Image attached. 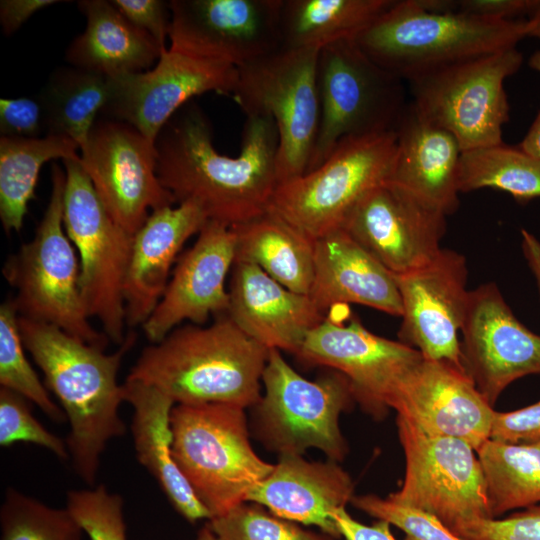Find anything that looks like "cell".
Listing matches in <instances>:
<instances>
[{"label": "cell", "instance_id": "cell-1", "mask_svg": "<svg viewBox=\"0 0 540 540\" xmlns=\"http://www.w3.org/2000/svg\"><path fill=\"white\" fill-rule=\"evenodd\" d=\"M246 116L236 157L215 149L211 125L193 102L155 140L157 176L176 203L192 201L209 220L229 227L265 213L278 186L275 122L266 115Z\"/></svg>", "mask_w": 540, "mask_h": 540}, {"label": "cell", "instance_id": "cell-2", "mask_svg": "<svg viewBox=\"0 0 540 540\" xmlns=\"http://www.w3.org/2000/svg\"><path fill=\"white\" fill-rule=\"evenodd\" d=\"M18 324L26 351L43 372L46 386L70 424L66 444L74 470L93 486L108 441L126 433L119 415L123 386L117 376L136 335L130 332L117 351L106 354L56 326L22 316Z\"/></svg>", "mask_w": 540, "mask_h": 540}, {"label": "cell", "instance_id": "cell-3", "mask_svg": "<svg viewBox=\"0 0 540 540\" xmlns=\"http://www.w3.org/2000/svg\"><path fill=\"white\" fill-rule=\"evenodd\" d=\"M269 349L227 315L209 326L189 324L145 347L127 379L151 385L175 404L253 407Z\"/></svg>", "mask_w": 540, "mask_h": 540}, {"label": "cell", "instance_id": "cell-4", "mask_svg": "<svg viewBox=\"0 0 540 540\" xmlns=\"http://www.w3.org/2000/svg\"><path fill=\"white\" fill-rule=\"evenodd\" d=\"M526 37L525 19L495 20L436 12L421 0H394L355 39L375 63L401 80L515 48Z\"/></svg>", "mask_w": 540, "mask_h": 540}, {"label": "cell", "instance_id": "cell-5", "mask_svg": "<svg viewBox=\"0 0 540 540\" xmlns=\"http://www.w3.org/2000/svg\"><path fill=\"white\" fill-rule=\"evenodd\" d=\"M171 429L174 460L211 518L246 502L274 468L254 451L240 406L175 404Z\"/></svg>", "mask_w": 540, "mask_h": 540}, {"label": "cell", "instance_id": "cell-6", "mask_svg": "<svg viewBox=\"0 0 540 540\" xmlns=\"http://www.w3.org/2000/svg\"><path fill=\"white\" fill-rule=\"evenodd\" d=\"M65 170L52 165V190L33 238L11 255L3 275L15 289L19 316L56 326L105 349L109 338L90 323L80 289V260L63 224Z\"/></svg>", "mask_w": 540, "mask_h": 540}, {"label": "cell", "instance_id": "cell-7", "mask_svg": "<svg viewBox=\"0 0 540 540\" xmlns=\"http://www.w3.org/2000/svg\"><path fill=\"white\" fill-rule=\"evenodd\" d=\"M264 394L251 407L255 437L279 455H303L314 448L340 462L348 452L339 427L355 401L349 380L332 370L316 380L295 371L281 351L270 349L262 375Z\"/></svg>", "mask_w": 540, "mask_h": 540}, {"label": "cell", "instance_id": "cell-8", "mask_svg": "<svg viewBox=\"0 0 540 540\" xmlns=\"http://www.w3.org/2000/svg\"><path fill=\"white\" fill-rule=\"evenodd\" d=\"M395 157V130L345 138L318 167L278 184L268 209L316 241L390 180Z\"/></svg>", "mask_w": 540, "mask_h": 540}, {"label": "cell", "instance_id": "cell-9", "mask_svg": "<svg viewBox=\"0 0 540 540\" xmlns=\"http://www.w3.org/2000/svg\"><path fill=\"white\" fill-rule=\"evenodd\" d=\"M318 48H280L238 68L233 94L246 115L270 116L278 132V184L307 171L320 123Z\"/></svg>", "mask_w": 540, "mask_h": 540}, {"label": "cell", "instance_id": "cell-10", "mask_svg": "<svg viewBox=\"0 0 540 540\" xmlns=\"http://www.w3.org/2000/svg\"><path fill=\"white\" fill-rule=\"evenodd\" d=\"M402 81L370 59L354 40L322 47L320 123L306 172L322 164L345 138L395 130L407 105Z\"/></svg>", "mask_w": 540, "mask_h": 540}, {"label": "cell", "instance_id": "cell-11", "mask_svg": "<svg viewBox=\"0 0 540 540\" xmlns=\"http://www.w3.org/2000/svg\"><path fill=\"white\" fill-rule=\"evenodd\" d=\"M66 183L63 224L80 260V289L90 318L116 344L125 340L124 282L133 235L109 215L80 159L62 160Z\"/></svg>", "mask_w": 540, "mask_h": 540}, {"label": "cell", "instance_id": "cell-12", "mask_svg": "<svg viewBox=\"0 0 540 540\" xmlns=\"http://www.w3.org/2000/svg\"><path fill=\"white\" fill-rule=\"evenodd\" d=\"M522 61L515 47L418 76L408 81L411 102L425 119L454 135L462 152L501 144L510 110L504 81Z\"/></svg>", "mask_w": 540, "mask_h": 540}, {"label": "cell", "instance_id": "cell-13", "mask_svg": "<svg viewBox=\"0 0 540 540\" xmlns=\"http://www.w3.org/2000/svg\"><path fill=\"white\" fill-rule=\"evenodd\" d=\"M396 425L405 475L389 499L431 514L450 529L460 522L492 518L482 467L470 444L426 433L400 416Z\"/></svg>", "mask_w": 540, "mask_h": 540}, {"label": "cell", "instance_id": "cell-14", "mask_svg": "<svg viewBox=\"0 0 540 540\" xmlns=\"http://www.w3.org/2000/svg\"><path fill=\"white\" fill-rule=\"evenodd\" d=\"M80 151L103 206L129 234L134 236L153 211L176 203L157 176L155 143L132 125L98 118Z\"/></svg>", "mask_w": 540, "mask_h": 540}, {"label": "cell", "instance_id": "cell-15", "mask_svg": "<svg viewBox=\"0 0 540 540\" xmlns=\"http://www.w3.org/2000/svg\"><path fill=\"white\" fill-rule=\"evenodd\" d=\"M109 81L103 117L126 122L155 143L163 127L195 96L207 92L233 96L238 68L167 48L153 68Z\"/></svg>", "mask_w": 540, "mask_h": 540}, {"label": "cell", "instance_id": "cell-16", "mask_svg": "<svg viewBox=\"0 0 540 540\" xmlns=\"http://www.w3.org/2000/svg\"><path fill=\"white\" fill-rule=\"evenodd\" d=\"M283 0L169 1L171 49L237 68L282 48Z\"/></svg>", "mask_w": 540, "mask_h": 540}, {"label": "cell", "instance_id": "cell-17", "mask_svg": "<svg viewBox=\"0 0 540 540\" xmlns=\"http://www.w3.org/2000/svg\"><path fill=\"white\" fill-rule=\"evenodd\" d=\"M301 360L343 374L355 401L375 419H382L404 376L423 358L414 348L378 336L350 316H331L314 328L296 354Z\"/></svg>", "mask_w": 540, "mask_h": 540}, {"label": "cell", "instance_id": "cell-18", "mask_svg": "<svg viewBox=\"0 0 540 540\" xmlns=\"http://www.w3.org/2000/svg\"><path fill=\"white\" fill-rule=\"evenodd\" d=\"M467 273L462 254L441 249L426 264L394 274L402 303L399 341L424 359L447 362L464 371L459 333L469 298Z\"/></svg>", "mask_w": 540, "mask_h": 540}, {"label": "cell", "instance_id": "cell-19", "mask_svg": "<svg viewBox=\"0 0 540 540\" xmlns=\"http://www.w3.org/2000/svg\"><path fill=\"white\" fill-rule=\"evenodd\" d=\"M446 215L409 190L386 182L365 195L343 229L393 274L416 269L442 249Z\"/></svg>", "mask_w": 540, "mask_h": 540}, {"label": "cell", "instance_id": "cell-20", "mask_svg": "<svg viewBox=\"0 0 540 540\" xmlns=\"http://www.w3.org/2000/svg\"><path fill=\"white\" fill-rule=\"evenodd\" d=\"M461 333L464 369L491 406L515 380L540 374V335L516 318L496 284L469 291Z\"/></svg>", "mask_w": 540, "mask_h": 540}, {"label": "cell", "instance_id": "cell-21", "mask_svg": "<svg viewBox=\"0 0 540 540\" xmlns=\"http://www.w3.org/2000/svg\"><path fill=\"white\" fill-rule=\"evenodd\" d=\"M236 236L225 224L208 220L194 244L177 259L166 290L142 325L151 344L163 340L184 321L201 325L209 316L226 315V278L235 260Z\"/></svg>", "mask_w": 540, "mask_h": 540}, {"label": "cell", "instance_id": "cell-22", "mask_svg": "<svg viewBox=\"0 0 540 540\" xmlns=\"http://www.w3.org/2000/svg\"><path fill=\"white\" fill-rule=\"evenodd\" d=\"M389 407L424 432L458 438L475 450L490 438L495 414L464 370L424 358L401 380Z\"/></svg>", "mask_w": 540, "mask_h": 540}, {"label": "cell", "instance_id": "cell-23", "mask_svg": "<svg viewBox=\"0 0 540 540\" xmlns=\"http://www.w3.org/2000/svg\"><path fill=\"white\" fill-rule=\"evenodd\" d=\"M227 316L267 349L297 354L307 335L325 319L307 294L293 292L256 265L234 261Z\"/></svg>", "mask_w": 540, "mask_h": 540}, {"label": "cell", "instance_id": "cell-24", "mask_svg": "<svg viewBox=\"0 0 540 540\" xmlns=\"http://www.w3.org/2000/svg\"><path fill=\"white\" fill-rule=\"evenodd\" d=\"M354 497V484L339 462L308 461L302 455H279L272 472L250 490L246 502L304 525L341 536L334 514Z\"/></svg>", "mask_w": 540, "mask_h": 540}, {"label": "cell", "instance_id": "cell-25", "mask_svg": "<svg viewBox=\"0 0 540 540\" xmlns=\"http://www.w3.org/2000/svg\"><path fill=\"white\" fill-rule=\"evenodd\" d=\"M192 201L153 211L133 236L124 282L126 325H143L160 302L185 242L207 223Z\"/></svg>", "mask_w": 540, "mask_h": 540}, {"label": "cell", "instance_id": "cell-26", "mask_svg": "<svg viewBox=\"0 0 540 540\" xmlns=\"http://www.w3.org/2000/svg\"><path fill=\"white\" fill-rule=\"evenodd\" d=\"M308 295L325 314L336 306L359 304L402 315L395 275L341 228L315 241L314 277Z\"/></svg>", "mask_w": 540, "mask_h": 540}, {"label": "cell", "instance_id": "cell-27", "mask_svg": "<svg viewBox=\"0 0 540 540\" xmlns=\"http://www.w3.org/2000/svg\"><path fill=\"white\" fill-rule=\"evenodd\" d=\"M396 157L389 182L414 193L446 216L459 205L457 175L461 148L449 131L407 103L395 128Z\"/></svg>", "mask_w": 540, "mask_h": 540}, {"label": "cell", "instance_id": "cell-28", "mask_svg": "<svg viewBox=\"0 0 540 540\" xmlns=\"http://www.w3.org/2000/svg\"><path fill=\"white\" fill-rule=\"evenodd\" d=\"M124 401L133 407L131 432L136 456L154 477L174 509L188 522L211 519L176 464L171 412L174 401L157 388L138 380L122 384Z\"/></svg>", "mask_w": 540, "mask_h": 540}, {"label": "cell", "instance_id": "cell-29", "mask_svg": "<svg viewBox=\"0 0 540 540\" xmlns=\"http://www.w3.org/2000/svg\"><path fill=\"white\" fill-rule=\"evenodd\" d=\"M77 5L86 28L66 51L72 67L113 78L151 69L165 50L111 1L81 0Z\"/></svg>", "mask_w": 540, "mask_h": 540}, {"label": "cell", "instance_id": "cell-30", "mask_svg": "<svg viewBox=\"0 0 540 540\" xmlns=\"http://www.w3.org/2000/svg\"><path fill=\"white\" fill-rule=\"evenodd\" d=\"M235 260L256 265L287 289L309 294L315 264V241L269 209L232 227Z\"/></svg>", "mask_w": 540, "mask_h": 540}, {"label": "cell", "instance_id": "cell-31", "mask_svg": "<svg viewBox=\"0 0 540 540\" xmlns=\"http://www.w3.org/2000/svg\"><path fill=\"white\" fill-rule=\"evenodd\" d=\"M394 0H283L282 47L318 48L354 40Z\"/></svg>", "mask_w": 540, "mask_h": 540}, {"label": "cell", "instance_id": "cell-32", "mask_svg": "<svg viewBox=\"0 0 540 540\" xmlns=\"http://www.w3.org/2000/svg\"><path fill=\"white\" fill-rule=\"evenodd\" d=\"M79 146L59 135L0 138V219L6 233L22 229L42 165L54 159H80Z\"/></svg>", "mask_w": 540, "mask_h": 540}, {"label": "cell", "instance_id": "cell-33", "mask_svg": "<svg viewBox=\"0 0 540 540\" xmlns=\"http://www.w3.org/2000/svg\"><path fill=\"white\" fill-rule=\"evenodd\" d=\"M109 94L108 77L76 67L56 70L38 96L44 109L46 135L67 137L81 149Z\"/></svg>", "mask_w": 540, "mask_h": 540}, {"label": "cell", "instance_id": "cell-34", "mask_svg": "<svg viewBox=\"0 0 540 540\" xmlns=\"http://www.w3.org/2000/svg\"><path fill=\"white\" fill-rule=\"evenodd\" d=\"M476 452L492 518L540 504V445L489 438Z\"/></svg>", "mask_w": 540, "mask_h": 540}, {"label": "cell", "instance_id": "cell-35", "mask_svg": "<svg viewBox=\"0 0 540 540\" xmlns=\"http://www.w3.org/2000/svg\"><path fill=\"white\" fill-rule=\"evenodd\" d=\"M457 185L459 192L482 188L505 191L524 204L540 198V160L504 142L464 151Z\"/></svg>", "mask_w": 540, "mask_h": 540}, {"label": "cell", "instance_id": "cell-36", "mask_svg": "<svg viewBox=\"0 0 540 540\" xmlns=\"http://www.w3.org/2000/svg\"><path fill=\"white\" fill-rule=\"evenodd\" d=\"M18 311L13 300L0 306V384L36 404L50 419L58 423L66 415L49 396L47 389L29 363L18 324Z\"/></svg>", "mask_w": 540, "mask_h": 540}, {"label": "cell", "instance_id": "cell-37", "mask_svg": "<svg viewBox=\"0 0 540 540\" xmlns=\"http://www.w3.org/2000/svg\"><path fill=\"white\" fill-rule=\"evenodd\" d=\"M1 540H81L82 528L70 511L49 507L7 488L0 509Z\"/></svg>", "mask_w": 540, "mask_h": 540}, {"label": "cell", "instance_id": "cell-38", "mask_svg": "<svg viewBox=\"0 0 540 540\" xmlns=\"http://www.w3.org/2000/svg\"><path fill=\"white\" fill-rule=\"evenodd\" d=\"M221 540H334L280 518L263 506L243 502L207 524Z\"/></svg>", "mask_w": 540, "mask_h": 540}, {"label": "cell", "instance_id": "cell-39", "mask_svg": "<svg viewBox=\"0 0 540 540\" xmlns=\"http://www.w3.org/2000/svg\"><path fill=\"white\" fill-rule=\"evenodd\" d=\"M66 508L90 540H127L123 500L105 486L69 491Z\"/></svg>", "mask_w": 540, "mask_h": 540}, {"label": "cell", "instance_id": "cell-40", "mask_svg": "<svg viewBox=\"0 0 540 540\" xmlns=\"http://www.w3.org/2000/svg\"><path fill=\"white\" fill-rule=\"evenodd\" d=\"M29 402L22 395L1 387L0 445L8 447L16 442L33 443L48 449L60 459H68L67 444L33 416Z\"/></svg>", "mask_w": 540, "mask_h": 540}, {"label": "cell", "instance_id": "cell-41", "mask_svg": "<svg viewBox=\"0 0 540 540\" xmlns=\"http://www.w3.org/2000/svg\"><path fill=\"white\" fill-rule=\"evenodd\" d=\"M351 503L369 516L403 531L404 540H464L435 516L396 503L388 497L354 495Z\"/></svg>", "mask_w": 540, "mask_h": 540}, {"label": "cell", "instance_id": "cell-42", "mask_svg": "<svg viewBox=\"0 0 540 540\" xmlns=\"http://www.w3.org/2000/svg\"><path fill=\"white\" fill-rule=\"evenodd\" d=\"M451 530L464 540H540V504L504 518L460 522Z\"/></svg>", "mask_w": 540, "mask_h": 540}, {"label": "cell", "instance_id": "cell-43", "mask_svg": "<svg viewBox=\"0 0 540 540\" xmlns=\"http://www.w3.org/2000/svg\"><path fill=\"white\" fill-rule=\"evenodd\" d=\"M45 131L44 109L39 97L0 99V133L3 137L39 138Z\"/></svg>", "mask_w": 540, "mask_h": 540}, {"label": "cell", "instance_id": "cell-44", "mask_svg": "<svg viewBox=\"0 0 540 540\" xmlns=\"http://www.w3.org/2000/svg\"><path fill=\"white\" fill-rule=\"evenodd\" d=\"M490 439L540 445V400L513 411H495Z\"/></svg>", "mask_w": 540, "mask_h": 540}, {"label": "cell", "instance_id": "cell-45", "mask_svg": "<svg viewBox=\"0 0 540 540\" xmlns=\"http://www.w3.org/2000/svg\"><path fill=\"white\" fill-rule=\"evenodd\" d=\"M112 4L136 27L150 34L166 49L171 12L163 0H112Z\"/></svg>", "mask_w": 540, "mask_h": 540}, {"label": "cell", "instance_id": "cell-46", "mask_svg": "<svg viewBox=\"0 0 540 540\" xmlns=\"http://www.w3.org/2000/svg\"><path fill=\"white\" fill-rule=\"evenodd\" d=\"M455 12L495 20H517L528 17L540 5V0H456Z\"/></svg>", "mask_w": 540, "mask_h": 540}, {"label": "cell", "instance_id": "cell-47", "mask_svg": "<svg viewBox=\"0 0 540 540\" xmlns=\"http://www.w3.org/2000/svg\"><path fill=\"white\" fill-rule=\"evenodd\" d=\"M334 519L345 540H396L386 521L377 520L372 525H365L355 520L345 508L337 510Z\"/></svg>", "mask_w": 540, "mask_h": 540}, {"label": "cell", "instance_id": "cell-48", "mask_svg": "<svg viewBox=\"0 0 540 540\" xmlns=\"http://www.w3.org/2000/svg\"><path fill=\"white\" fill-rule=\"evenodd\" d=\"M58 0H1L0 23L3 33L9 36L15 33L33 14Z\"/></svg>", "mask_w": 540, "mask_h": 540}, {"label": "cell", "instance_id": "cell-49", "mask_svg": "<svg viewBox=\"0 0 540 540\" xmlns=\"http://www.w3.org/2000/svg\"><path fill=\"white\" fill-rule=\"evenodd\" d=\"M521 234L522 251L533 273L540 294V242L533 234L525 229L521 230Z\"/></svg>", "mask_w": 540, "mask_h": 540}, {"label": "cell", "instance_id": "cell-50", "mask_svg": "<svg viewBox=\"0 0 540 540\" xmlns=\"http://www.w3.org/2000/svg\"><path fill=\"white\" fill-rule=\"evenodd\" d=\"M519 147L529 155L540 160V111L528 129Z\"/></svg>", "mask_w": 540, "mask_h": 540}, {"label": "cell", "instance_id": "cell-51", "mask_svg": "<svg viewBox=\"0 0 540 540\" xmlns=\"http://www.w3.org/2000/svg\"><path fill=\"white\" fill-rule=\"evenodd\" d=\"M526 37H533L540 40V5L525 20Z\"/></svg>", "mask_w": 540, "mask_h": 540}, {"label": "cell", "instance_id": "cell-52", "mask_svg": "<svg viewBox=\"0 0 540 540\" xmlns=\"http://www.w3.org/2000/svg\"><path fill=\"white\" fill-rule=\"evenodd\" d=\"M195 540H221L212 530L206 525L202 528Z\"/></svg>", "mask_w": 540, "mask_h": 540}, {"label": "cell", "instance_id": "cell-53", "mask_svg": "<svg viewBox=\"0 0 540 540\" xmlns=\"http://www.w3.org/2000/svg\"><path fill=\"white\" fill-rule=\"evenodd\" d=\"M529 66L540 73V50L535 51L530 59H529Z\"/></svg>", "mask_w": 540, "mask_h": 540}]
</instances>
